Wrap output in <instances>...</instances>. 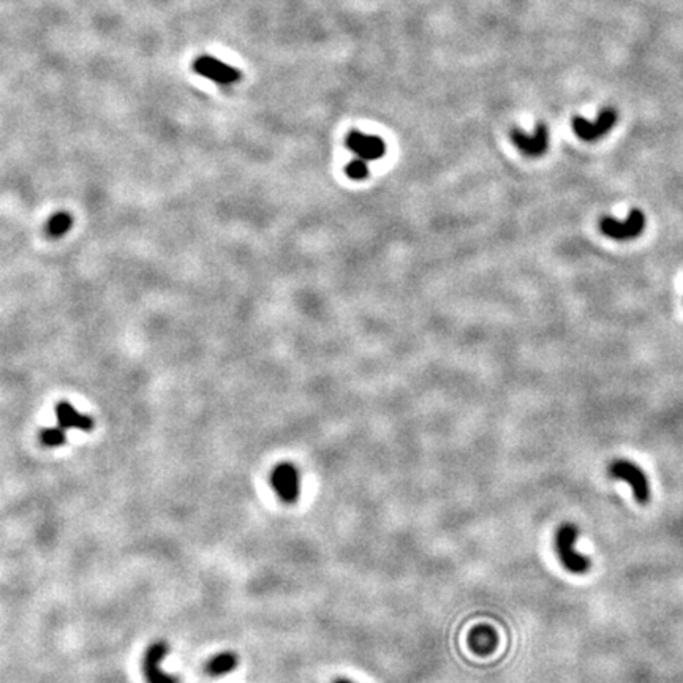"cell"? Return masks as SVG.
Returning a JSON list of instances; mask_svg holds the SVG:
<instances>
[{
    "instance_id": "1",
    "label": "cell",
    "mask_w": 683,
    "mask_h": 683,
    "mask_svg": "<svg viewBox=\"0 0 683 683\" xmlns=\"http://www.w3.org/2000/svg\"><path fill=\"white\" fill-rule=\"evenodd\" d=\"M579 530L573 523H563L555 532V552L562 565L565 566L569 573L573 574H584L590 569L589 557L579 554L574 548L576 544Z\"/></svg>"
},
{
    "instance_id": "2",
    "label": "cell",
    "mask_w": 683,
    "mask_h": 683,
    "mask_svg": "<svg viewBox=\"0 0 683 683\" xmlns=\"http://www.w3.org/2000/svg\"><path fill=\"white\" fill-rule=\"evenodd\" d=\"M607 473L612 478H616V480L628 482L637 503H648V500H650V486H648L647 475L639 465L630 462V460L618 459L614 460L607 466Z\"/></svg>"
},
{
    "instance_id": "3",
    "label": "cell",
    "mask_w": 683,
    "mask_h": 683,
    "mask_svg": "<svg viewBox=\"0 0 683 683\" xmlns=\"http://www.w3.org/2000/svg\"><path fill=\"white\" fill-rule=\"evenodd\" d=\"M271 486L283 503L293 505L301 495V476L298 466L292 462H280L271 473Z\"/></svg>"
},
{
    "instance_id": "4",
    "label": "cell",
    "mask_w": 683,
    "mask_h": 683,
    "mask_svg": "<svg viewBox=\"0 0 683 683\" xmlns=\"http://www.w3.org/2000/svg\"><path fill=\"white\" fill-rule=\"evenodd\" d=\"M646 215L639 209L630 210L626 220L620 221L614 217H605L600 221V230L605 236L616 239V241H628L634 239L644 231L646 228Z\"/></svg>"
},
{
    "instance_id": "5",
    "label": "cell",
    "mask_w": 683,
    "mask_h": 683,
    "mask_svg": "<svg viewBox=\"0 0 683 683\" xmlns=\"http://www.w3.org/2000/svg\"><path fill=\"white\" fill-rule=\"evenodd\" d=\"M617 122V111L614 108H605L601 110L595 121H587L584 117L573 119V130L582 141H598L607 135Z\"/></svg>"
},
{
    "instance_id": "6",
    "label": "cell",
    "mask_w": 683,
    "mask_h": 683,
    "mask_svg": "<svg viewBox=\"0 0 683 683\" xmlns=\"http://www.w3.org/2000/svg\"><path fill=\"white\" fill-rule=\"evenodd\" d=\"M193 70H195L199 76L210 79L215 84L220 85H231L237 81H241L242 73L237 70V68L231 67L221 62L215 57L210 56H203L198 57L193 64Z\"/></svg>"
},
{
    "instance_id": "7",
    "label": "cell",
    "mask_w": 683,
    "mask_h": 683,
    "mask_svg": "<svg viewBox=\"0 0 683 683\" xmlns=\"http://www.w3.org/2000/svg\"><path fill=\"white\" fill-rule=\"evenodd\" d=\"M169 646L167 642L158 641L147 648L144 657V674L147 683H179L178 677L165 673L162 663L167 659Z\"/></svg>"
},
{
    "instance_id": "8",
    "label": "cell",
    "mask_w": 683,
    "mask_h": 683,
    "mask_svg": "<svg viewBox=\"0 0 683 683\" xmlns=\"http://www.w3.org/2000/svg\"><path fill=\"white\" fill-rule=\"evenodd\" d=\"M511 141L523 155L539 157L548 151L549 146V130L546 124H538L534 133H525L519 128L511 132Z\"/></svg>"
},
{
    "instance_id": "9",
    "label": "cell",
    "mask_w": 683,
    "mask_h": 683,
    "mask_svg": "<svg viewBox=\"0 0 683 683\" xmlns=\"http://www.w3.org/2000/svg\"><path fill=\"white\" fill-rule=\"evenodd\" d=\"M346 147L366 162L380 160L386 152L385 141L373 135L351 132L346 136Z\"/></svg>"
},
{
    "instance_id": "10",
    "label": "cell",
    "mask_w": 683,
    "mask_h": 683,
    "mask_svg": "<svg viewBox=\"0 0 683 683\" xmlns=\"http://www.w3.org/2000/svg\"><path fill=\"white\" fill-rule=\"evenodd\" d=\"M57 423L62 429H79L84 432H90L94 429V419L87 414H81L78 410L71 405L70 402H59L56 407Z\"/></svg>"
},
{
    "instance_id": "11",
    "label": "cell",
    "mask_w": 683,
    "mask_h": 683,
    "mask_svg": "<svg viewBox=\"0 0 683 683\" xmlns=\"http://www.w3.org/2000/svg\"><path fill=\"white\" fill-rule=\"evenodd\" d=\"M498 644V637L494 628L489 625H481L471 630L469 636V646L478 655H489L495 650Z\"/></svg>"
},
{
    "instance_id": "12",
    "label": "cell",
    "mask_w": 683,
    "mask_h": 683,
    "mask_svg": "<svg viewBox=\"0 0 683 683\" xmlns=\"http://www.w3.org/2000/svg\"><path fill=\"white\" fill-rule=\"evenodd\" d=\"M239 658L233 652H221L215 655L206 664V673L212 677H221L233 673L237 668Z\"/></svg>"
},
{
    "instance_id": "13",
    "label": "cell",
    "mask_w": 683,
    "mask_h": 683,
    "mask_svg": "<svg viewBox=\"0 0 683 683\" xmlns=\"http://www.w3.org/2000/svg\"><path fill=\"white\" fill-rule=\"evenodd\" d=\"M73 225V219L68 212H57L48 220L47 224V235L53 239L62 237L70 231Z\"/></svg>"
},
{
    "instance_id": "14",
    "label": "cell",
    "mask_w": 683,
    "mask_h": 683,
    "mask_svg": "<svg viewBox=\"0 0 683 683\" xmlns=\"http://www.w3.org/2000/svg\"><path fill=\"white\" fill-rule=\"evenodd\" d=\"M40 441L47 448H59L67 441V430L60 425L47 427L40 432Z\"/></svg>"
},
{
    "instance_id": "15",
    "label": "cell",
    "mask_w": 683,
    "mask_h": 683,
    "mask_svg": "<svg viewBox=\"0 0 683 683\" xmlns=\"http://www.w3.org/2000/svg\"><path fill=\"white\" fill-rule=\"evenodd\" d=\"M369 162L362 160V158H356V160H351L346 165L345 173L348 174V178L353 180H364L369 176Z\"/></svg>"
},
{
    "instance_id": "16",
    "label": "cell",
    "mask_w": 683,
    "mask_h": 683,
    "mask_svg": "<svg viewBox=\"0 0 683 683\" xmlns=\"http://www.w3.org/2000/svg\"><path fill=\"white\" fill-rule=\"evenodd\" d=\"M332 683H355V682L350 679H335Z\"/></svg>"
}]
</instances>
